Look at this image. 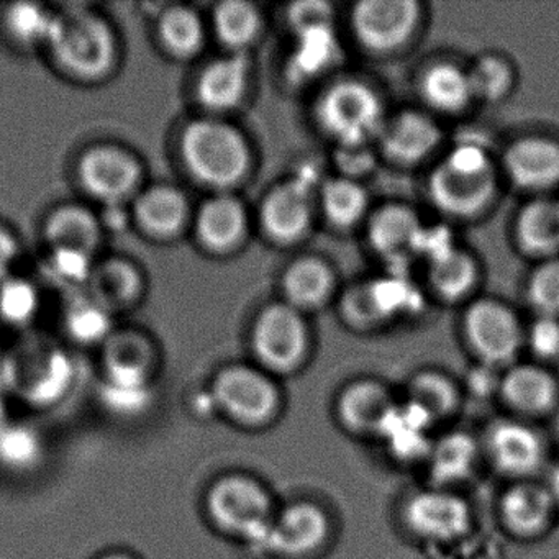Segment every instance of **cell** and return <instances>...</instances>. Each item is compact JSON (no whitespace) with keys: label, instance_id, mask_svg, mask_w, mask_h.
<instances>
[{"label":"cell","instance_id":"17","mask_svg":"<svg viewBox=\"0 0 559 559\" xmlns=\"http://www.w3.org/2000/svg\"><path fill=\"white\" fill-rule=\"evenodd\" d=\"M247 227L243 207L237 199L217 195L202 205L198 234L202 243L214 251H227L241 240Z\"/></svg>","mask_w":559,"mask_h":559},{"label":"cell","instance_id":"27","mask_svg":"<svg viewBox=\"0 0 559 559\" xmlns=\"http://www.w3.org/2000/svg\"><path fill=\"white\" fill-rule=\"evenodd\" d=\"M519 240L530 253L551 254L559 248V205L533 202L520 214Z\"/></svg>","mask_w":559,"mask_h":559},{"label":"cell","instance_id":"26","mask_svg":"<svg viewBox=\"0 0 559 559\" xmlns=\"http://www.w3.org/2000/svg\"><path fill=\"white\" fill-rule=\"evenodd\" d=\"M555 502L546 487L522 484L503 497L502 509L507 522L522 533L538 532L548 523Z\"/></svg>","mask_w":559,"mask_h":559},{"label":"cell","instance_id":"49","mask_svg":"<svg viewBox=\"0 0 559 559\" xmlns=\"http://www.w3.org/2000/svg\"><path fill=\"white\" fill-rule=\"evenodd\" d=\"M100 559H135L133 556L127 555V552H109V555L103 556Z\"/></svg>","mask_w":559,"mask_h":559},{"label":"cell","instance_id":"32","mask_svg":"<svg viewBox=\"0 0 559 559\" xmlns=\"http://www.w3.org/2000/svg\"><path fill=\"white\" fill-rule=\"evenodd\" d=\"M329 267L319 260L297 261L287 270L284 276V293L287 299L299 307H313L325 299L330 290Z\"/></svg>","mask_w":559,"mask_h":559},{"label":"cell","instance_id":"5","mask_svg":"<svg viewBox=\"0 0 559 559\" xmlns=\"http://www.w3.org/2000/svg\"><path fill=\"white\" fill-rule=\"evenodd\" d=\"M317 114L323 129L343 146L365 145L381 129V103L358 81H343L330 87L320 99Z\"/></svg>","mask_w":559,"mask_h":559},{"label":"cell","instance_id":"31","mask_svg":"<svg viewBox=\"0 0 559 559\" xmlns=\"http://www.w3.org/2000/svg\"><path fill=\"white\" fill-rule=\"evenodd\" d=\"M159 37L175 57H194L204 45V25L191 9L173 8L162 15Z\"/></svg>","mask_w":559,"mask_h":559},{"label":"cell","instance_id":"35","mask_svg":"<svg viewBox=\"0 0 559 559\" xmlns=\"http://www.w3.org/2000/svg\"><path fill=\"white\" fill-rule=\"evenodd\" d=\"M322 204L333 224L348 227L365 214L366 194L356 182L336 179L323 188Z\"/></svg>","mask_w":559,"mask_h":559},{"label":"cell","instance_id":"48","mask_svg":"<svg viewBox=\"0 0 559 559\" xmlns=\"http://www.w3.org/2000/svg\"><path fill=\"white\" fill-rule=\"evenodd\" d=\"M546 490H548L549 496H551L552 502L559 506V464L552 467L551 473H549L548 487H546Z\"/></svg>","mask_w":559,"mask_h":559},{"label":"cell","instance_id":"12","mask_svg":"<svg viewBox=\"0 0 559 559\" xmlns=\"http://www.w3.org/2000/svg\"><path fill=\"white\" fill-rule=\"evenodd\" d=\"M310 215V195L302 182L280 186L264 201V228L271 237L280 241H293L302 237L309 227Z\"/></svg>","mask_w":559,"mask_h":559},{"label":"cell","instance_id":"40","mask_svg":"<svg viewBox=\"0 0 559 559\" xmlns=\"http://www.w3.org/2000/svg\"><path fill=\"white\" fill-rule=\"evenodd\" d=\"M38 294L27 281L5 280L0 287V316L11 323H25L37 313Z\"/></svg>","mask_w":559,"mask_h":559},{"label":"cell","instance_id":"36","mask_svg":"<svg viewBox=\"0 0 559 559\" xmlns=\"http://www.w3.org/2000/svg\"><path fill=\"white\" fill-rule=\"evenodd\" d=\"M473 441L466 435L454 433L435 447L431 473L438 480H456L469 473L474 463Z\"/></svg>","mask_w":559,"mask_h":559},{"label":"cell","instance_id":"22","mask_svg":"<svg viewBox=\"0 0 559 559\" xmlns=\"http://www.w3.org/2000/svg\"><path fill=\"white\" fill-rule=\"evenodd\" d=\"M440 142V130L420 114L397 117L384 132V148L402 163L424 159Z\"/></svg>","mask_w":559,"mask_h":559},{"label":"cell","instance_id":"33","mask_svg":"<svg viewBox=\"0 0 559 559\" xmlns=\"http://www.w3.org/2000/svg\"><path fill=\"white\" fill-rule=\"evenodd\" d=\"M215 32L222 44L238 51L248 47L260 31V15L248 2L230 0L218 5L214 14Z\"/></svg>","mask_w":559,"mask_h":559},{"label":"cell","instance_id":"19","mask_svg":"<svg viewBox=\"0 0 559 559\" xmlns=\"http://www.w3.org/2000/svg\"><path fill=\"white\" fill-rule=\"evenodd\" d=\"M326 533L325 515L310 503L290 507L271 528V548L304 552L316 548Z\"/></svg>","mask_w":559,"mask_h":559},{"label":"cell","instance_id":"41","mask_svg":"<svg viewBox=\"0 0 559 559\" xmlns=\"http://www.w3.org/2000/svg\"><path fill=\"white\" fill-rule=\"evenodd\" d=\"M467 76H469L473 96L480 99H499L510 84L509 68L496 58L479 61Z\"/></svg>","mask_w":559,"mask_h":559},{"label":"cell","instance_id":"37","mask_svg":"<svg viewBox=\"0 0 559 559\" xmlns=\"http://www.w3.org/2000/svg\"><path fill=\"white\" fill-rule=\"evenodd\" d=\"M68 330L78 342H99L110 330L109 310L93 299L78 300L68 313Z\"/></svg>","mask_w":559,"mask_h":559},{"label":"cell","instance_id":"47","mask_svg":"<svg viewBox=\"0 0 559 559\" xmlns=\"http://www.w3.org/2000/svg\"><path fill=\"white\" fill-rule=\"evenodd\" d=\"M17 254V241L5 228L0 227V283L9 280V274H11Z\"/></svg>","mask_w":559,"mask_h":559},{"label":"cell","instance_id":"13","mask_svg":"<svg viewBox=\"0 0 559 559\" xmlns=\"http://www.w3.org/2000/svg\"><path fill=\"white\" fill-rule=\"evenodd\" d=\"M506 166L522 188H551L559 182V146L549 140H522L507 153Z\"/></svg>","mask_w":559,"mask_h":559},{"label":"cell","instance_id":"3","mask_svg":"<svg viewBox=\"0 0 559 559\" xmlns=\"http://www.w3.org/2000/svg\"><path fill=\"white\" fill-rule=\"evenodd\" d=\"M496 176L486 153L476 145H461L431 176L433 201L454 215L480 211L492 198Z\"/></svg>","mask_w":559,"mask_h":559},{"label":"cell","instance_id":"46","mask_svg":"<svg viewBox=\"0 0 559 559\" xmlns=\"http://www.w3.org/2000/svg\"><path fill=\"white\" fill-rule=\"evenodd\" d=\"M530 346L539 358L551 359L559 356V322L555 317L543 316L533 323Z\"/></svg>","mask_w":559,"mask_h":559},{"label":"cell","instance_id":"45","mask_svg":"<svg viewBox=\"0 0 559 559\" xmlns=\"http://www.w3.org/2000/svg\"><path fill=\"white\" fill-rule=\"evenodd\" d=\"M51 267L60 280L70 284L86 283L94 271L90 263V254L74 251H55Z\"/></svg>","mask_w":559,"mask_h":559},{"label":"cell","instance_id":"42","mask_svg":"<svg viewBox=\"0 0 559 559\" xmlns=\"http://www.w3.org/2000/svg\"><path fill=\"white\" fill-rule=\"evenodd\" d=\"M530 300L545 317L559 313V261L543 264L530 281Z\"/></svg>","mask_w":559,"mask_h":559},{"label":"cell","instance_id":"28","mask_svg":"<svg viewBox=\"0 0 559 559\" xmlns=\"http://www.w3.org/2000/svg\"><path fill=\"white\" fill-rule=\"evenodd\" d=\"M394 405L379 385L359 382L343 395V420L356 430H378Z\"/></svg>","mask_w":559,"mask_h":559},{"label":"cell","instance_id":"18","mask_svg":"<svg viewBox=\"0 0 559 559\" xmlns=\"http://www.w3.org/2000/svg\"><path fill=\"white\" fill-rule=\"evenodd\" d=\"M490 453L497 466L507 473H530L543 456L538 435L520 424L497 425L489 438Z\"/></svg>","mask_w":559,"mask_h":559},{"label":"cell","instance_id":"10","mask_svg":"<svg viewBox=\"0 0 559 559\" xmlns=\"http://www.w3.org/2000/svg\"><path fill=\"white\" fill-rule=\"evenodd\" d=\"M466 332L471 345L489 362H503L515 355L520 330L515 317L492 300H480L466 316Z\"/></svg>","mask_w":559,"mask_h":559},{"label":"cell","instance_id":"4","mask_svg":"<svg viewBox=\"0 0 559 559\" xmlns=\"http://www.w3.org/2000/svg\"><path fill=\"white\" fill-rule=\"evenodd\" d=\"M207 512L225 532L243 536L258 548H271L270 502L253 480L228 476L215 483L207 493Z\"/></svg>","mask_w":559,"mask_h":559},{"label":"cell","instance_id":"44","mask_svg":"<svg viewBox=\"0 0 559 559\" xmlns=\"http://www.w3.org/2000/svg\"><path fill=\"white\" fill-rule=\"evenodd\" d=\"M300 40H304V47L300 48L302 55H300L299 63L302 64L300 68L304 71L312 73V71H319L320 68H325L323 64L330 63L333 48H335V41H333L330 31L304 35Z\"/></svg>","mask_w":559,"mask_h":559},{"label":"cell","instance_id":"15","mask_svg":"<svg viewBox=\"0 0 559 559\" xmlns=\"http://www.w3.org/2000/svg\"><path fill=\"white\" fill-rule=\"evenodd\" d=\"M248 61L243 55H231L214 61L199 78L198 97L207 109L227 110L237 106L247 91Z\"/></svg>","mask_w":559,"mask_h":559},{"label":"cell","instance_id":"21","mask_svg":"<svg viewBox=\"0 0 559 559\" xmlns=\"http://www.w3.org/2000/svg\"><path fill=\"white\" fill-rule=\"evenodd\" d=\"M153 361L155 355L146 340L133 333H120L107 345V381L117 384L148 385Z\"/></svg>","mask_w":559,"mask_h":559},{"label":"cell","instance_id":"30","mask_svg":"<svg viewBox=\"0 0 559 559\" xmlns=\"http://www.w3.org/2000/svg\"><path fill=\"white\" fill-rule=\"evenodd\" d=\"M476 270L473 260L450 245L431 253L430 280L435 289L447 297L457 299L473 286Z\"/></svg>","mask_w":559,"mask_h":559},{"label":"cell","instance_id":"23","mask_svg":"<svg viewBox=\"0 0 559 559\" xmlns=\"http://www.w3.org/2000/svg\"><path fill=\"white\" fill-rule=\"evenodd\" d=\"M91 299L104 309H122L139 297L142 277L139 271L122 260H109L93 271L90 280Z\"/></svg>","mask_w":559,"mask_h":559},{"label":"cell","instance_id":"16","mask_svg":"<svg viewBox=\"0 0 559 559\" xmlns=\"http://www.w3.org/2000/svg\"><path fill=\"white\" fill-rule=\"evenodd\" d=\"M188 212L185 194L168 186L148 189L136 199V221L153 237L171 238L178 235L185 227Z\"/></svg>","mask_w":559,"mask_h":559},{"label":"cell","instance_id":"14","mask_svg":"<svg viewBox=\"0 0 559 559\" xmlns=\"http://www.w3.org/2000/svg\"><path fill=\"white\" fill-rule=\"evenodd\" d=\"M420 222L414 212L399 205L382 209L372 218L369 240L379 254L392 261L405 260L415 250H420Z\"/></svg>","mask_w":559,"mask_h":559},{"label":"cell","instance_id":"7","mask_svg":"<svg viewBox=\"0 0 559 559\" xmlns=\"http://www.w3.org/2000/svg\"><path fill=\"white\" fill-rule=\"evenodd\" d=\"M212 397L235 420L258 424L266 420L276 407L277 395L273 384L253 369H225L215 379Z\"/></svg>","mask_w":559,"mask_h":559},{"label":"cell","instance_id":"34","mask_svg":"<svg viewBox=\"0 0 559 559\" xmlns=\"http://www.w3.org/2000/svg\"><path fill=\"white\" fill-rule=\"evenodd\" d=\"M57 15L35 4L12 5L5 14V24L15 40L24 45H50L57 27Z\"/></svg>","mask_w":559,"mask_h":559},{"label":"cell","instance_id":"25","mask_svg":"<svg viewBox=\"0 0 559 559\" xmlns=\"http://www.w3.org/2000/svg\"><path fill=\"white\" fill-rule=\"evenodd\" d=\"M503 395L520 411L543 412L555 402L556 384L548 372L533 366H520L503 379Z\"/></svg>","mask_w":559,"mask_h":559},{"label":"cell","instance_id":"8","mask_svg":"<svg viewBox=\"0 0 559 559\" xmlns=\"http://www.w3.org/2000/svg\"><path fill=\"white\" fill-rule=\"evenodd\" d=\"M417 21L418 5L412 0H365L353 14L359 41L372 51H391L404 44Z\"/></svg>","mask_w":559,"mask_h":559},{"label":"cell","instance_id":"39","mask_svg":"<svg viewBox=\"0 0 559 559\" xmlns=\"http://www.w3.org/2000/svg\"><path fill=\"white\" fill-rule=\"evenodd\" d=\"M412 404L420 407L433 420L447 414L454 404V391L447 379L437 374H424L415 379L411 388Z\"/></svg>","mask_w":559,"mask_h":559},{"label":"cell","instance_id":"6","mask_svg":"<svg viewBox=\"0 0 559 559\" xmlns=\"http://www.w3.org/2000/svg\"><path fill=\"white\" fill-rule=\"evenodd\" d=\"M81 185L107 205L132 198L142 181V168L130 153L116 146H96L80 162Z\"/></svg>","mask_w":559,"mask_h":559},{"label":"cell","instance_id":"43","mask_svg":"<svg viewBox=\"0 0 559 559\" xmlns=\"http://www.w3.org/2000/svg\"><path fill=\"white\" fill-rule=\"evenodd\" d=\"M330 21H332L330 5L320 0L299 2L290 8L289 22L300 37L316 34V32L330 31Z\"/></svg>","mask_w":559,"mask_h":559},{"label":"cell","instance_id":"24","mask_svg":"<svg viewBox=\"0 0 559 559\" xmlns=\"http://www.w3.org/2000/svg\"><path fill=\"white\" fill-rule=\"evenodd\" d=\"M431 418L417 405L408 402L404 407H392L381 431L395 453L404 457H414L427 450L425 430Z\"/></svg>","mask_w":559,"mask_h":559},{"label":"cell","instance_id":"20","mask_svg":"<svg viewBox=\"0 0 559 559\" xmlns=\"http://www.w3.org/2000/svg\"><path fill=\"white\" fill-rule=\"evenodd\" d=\"M47 238L55 251L90 254L100 240V225L86 209L64 205L48 218Z\"/></svg>","mask_w":559,"mask_h":559},{"label":"cell","instance_id":"2","mask_svg":"<svg viewBox=\"0 0 559 559\" xmlns=\"http://www.w3.org/2000/svg\"><path fill=\"white\" fill-rule=\"evenodd\" d=\"M50 47L64 71L80 80H100L116 63L112 31L93 14L73 12L58 17Z\"/></svg>","mask_w":559,"mask_h":559},{"label":"cell","instance_id":"38","mask_svg":"<svg viewBox=\"0 0 559 559\" xmlns=\"http://www.w3.org/2000/svg\"><path fill=\"white\" fill-rule=\"evenodd\" d=\"M40 440L27 427H9L0 430V463L11 467H28L40 457Z\"/></svg>","mask_w":559,"mask_h":559},{"label":"cell","instance_id":"9","mask_svg":"<svg viewBox=\"0 0 559 559\" xmlns=\"http://www.w3.org/2000/svg\"><path fill=\"white\" fill-rule=\"evenodd\" d=\"M253 346L264 365L281 371L290 369L306 349V326L290 307H270L254 325Z\"/></svg>","mask_w":559,"mask_h":559},{"label":"cell","instance_id":"11","mask_svg":"<svg viewBox=\"0 0 559 559\" xmlns=\"http://www.w3.org/2000/svg\"><path fill=\"white\" fill-rule=\"evenodd\" d=\"M407 522L428 538L450 539L467 528L469 512L457 497L424 492L408 502Z\"/></svg>","mask_w":559,"mask_h":559},{"label":"cell","instance_id":"29","mask_svg":"<svg viewBox=\"0 0 559 559\" xmlns=\"http://www.w3.org/2000/svg\"><path fill=\"white\" fill-rule=\"evenodd\" d=\"M421 94L431 107L443 112L463 109L473 97L469 76L453 64H438L428 70L421 80Z\"/></svg>","mask_w":559,"mask_h":559},{"label":"cell","instance_id":"1","mask_svg":"<svg viewBox=\"0 0 559 559\" xmlns=\"http://www.w3.org/2000/svg\"><path fill=\"white\" fill-rule=\"evenodd\" d=\"M181 155L198 181L218 189L237 185L250 163L243 136L217 120H198L188 126L182 133Z\"/></svg>","mask_w":559,"mask_h":559}]
</instances>
